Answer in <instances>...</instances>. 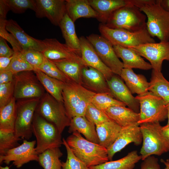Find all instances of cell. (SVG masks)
I'll return each instance as SVG.
<instances>
[{
  "mask_svg": "<svg viewBox=\"0 0 169 169\" xmlns=\"http://www.w3.org/2000/svg\"><path fill=\"white\" fill-rule=\"evenodd\" d=\"M147 17L146 29L152 38L169 41V12L161 6L160 0H130Z\"/></svg>",
  "mask_w": 169,
  "mask_h": 169,
  "instance_id": "obj_1",
  "label": "cell"
},
{
  "mask_svg": "<svg viewBox=\"0 0 169 169\" xmlns=\"http://www.w3.org/2000/svg\"><path fill=\"white\" fill-rule=\"evenodd\" d=\"M66 140L75 155L89 167L109 160L106 148L84 138L78 131L73 132Z\"/></svg>",
  "mask_w": 169,
  "mask_h": 169,
  "instance_id": "obj_2",
  "label": "cell"
},
{
  "mask_svg": "<svg viewBox=\"0 0 169 169\" xmlns=\"http://www.w3.org/2000/svg\"><path fill=\"white\" fill-rule=\"evenodd\" d=\"M95 94L72 80L65 83L63 103L71 120L76 116H84L87 107Z\"/></svg>",
  "mask_w": 169,
  "mask_h": 169,
  "instance_id": "obj_3",
  "label": "cell"
},
{
  "mask_svg": "<svg viewBox=\"0 0 169 169\" xmlns=\"http://www.w3.org/2000/svg\"><path fill=\"white\" fill-rule=\"evenodd\" d=\"M142 137L140 153L141 160L154 155L161 156L169 151V140L164 135L160 122L140 125Z\"/></svg>",
  "mask_w": 169,
  "mask_h": 169,
  "instance_id": "obj_4",
  "label": "cell"
},
{
  "mask_svg": "<svg viewBox=\"0 0 169 169\" xmlns=\"http://www.w3.org/2000/svg\"><path fill=\"white\" fill-rule=\"evenodd\" d=\"M99 30L101 35L113 45L129 48L150 43H156L146 28L136 31L112 29L100 23Z\"/></svg>",
  "mask_w": 169,
  "mask_h": 169,
  "instance_id": "obj_5",
  "label": "cell"
},
{
  "mask_svg": "<svg viewBox=\"0 0 169 169\" xmlns=\"http://www.w3.org/2000/svg\"><path fill=\"white\" fill-rule=\"evenodd\" d=\"M146 17L138 7L131 3L114 11L104 25L112 29L136 31L146 28Z\"/></svg>",
  "mask_w": 169,
  "mask_h": 169,
  "instance_id": "obj_6",
  "label": "cell"
},
{
  "mask_svg": "<svg viewBox=\"0 0 169 169\" xmlns=\"http://www.w3.org/2000/svg\"><path fill=\"white\" fill-rule=\"evenodd\" d=\"M32 131L36 138L35 148L38 154L49 149L59 148L63 144L61 134L56 126L35 112Z\"/></svg>",
  "mask_w": 169,
  "mask_h": 169,
  "instance_id": "obj_7",
  "label": "cell"
},
{
  "mask_svg": "<svg viewBox=\"0 0 169 169\" xmlns=\"http://www.w3.org/2000/svg\"><path fill=\"white\" fill-rule=\"evenodd\" d=\"M35 112L55 125L61 134L66 127L69 126L71 119L64 103L58 101L47 92L40 98Z\"/></svg>",
  "mask_w": 169,
  "mask_h": 169,
  "instance_id": "obj_8",
  "label": "cell"
},
{
  "mask_svg": "<svg viewBox=\"0 0 169 169\" xmlns=\"http://www.w3.org/2000/svg\"><path fill=\"white\" fill-rule=\"evenodd\" d=\"M136 98L140 104L138 123L160 122L167 118V105L161 98L148 91Z\"/></svg>",
  "mask_w": 169,
  "mask_h": 169,
  "instance_id": "obj_9",
  "label": "cell"
},
{
  "mask_svg": "<svg viewBox=\"0 0 169 169\" xmlns=\"http://www.w3.org/2000/svg\"><path fill=\"white\" fill-rule=\"evenodd\" d=\"M40 98L18 100L14 133L18 137L28 140L33 135L32 125L36 108Z\"/></svg>",
  "mask_w": 169,
  "mask_h": 169,
  "instance_id": "obj_10",
  "label": "cell"
},
{
  "mask_svg": "<svg viewBox=\"0 0 169 169\" xmlns=\"http://www.w3.org/2000/svg\"><path fill=\"white\" fill-rule=\"evenodd\" d=\"M14 97L16 100L41 98L45 90L33 71L19 72L14 75Z\"/></svg>",
  "mask_w": 169,
  "mask_h": 169,
  "instance_id": "obj_11",
  "label": "cell"
},
{
  "mask_svg": "<svg viewBox=\"0 0 169 169\" xmlns=\"http://www.w3.org/2000/svg\"><path fill=\"white\" fill-rule=\"evenodd\" d=\"M86 38L103 62L114 74L120 76L123 64L117 56L113 45L103 36L98 34H91Z\"/></svg>",
  "mask_w": 169,
  "mask_h": 169,
  "instance_id": "obj_12",
  "label": "cell"
},
{
  "mask_svg": "<svg viewBox=\"0 0 169 169\" xmlns=\"http://www.w3.org/2000/svg\"><path fill=\"white\" fill-rule=\"evenodd\" d=\"M129 48L148 60L152 69L156 72H161L164 60L169 61V41L147 43Z\"/></svg>",
  "mask_w": 169,
  "mask_h": 169,
  "instance_id": "obj_13",
  "label": "cell"
},
{
  "mask_svg": "<svg viewBox=\"0 0 169 169\" xmlns=\"http://www.w3.org/2000/svg\"><path fill=\"white\" fill-rule=\"evenodd\" d=\"M36 140L28 141L24 139L22 143L18 146L7 151L3 156H0V163L8 165L11 161L17 168L32 161H38V154L35 145Z\"/></svg>",
  "mask_w": 169,
  "mask_h": 169,
  "instance_id": "obj_14",
  "label": "cell"
},
{
  "mask_svg": "<svg viewBox=\"0 0 169 169\" xmlns=\"http://www.w3.org/2000/svg\"><path fill=\"white\" fill-rule=\"evenodd\" d=\"M43 41L44 47L41 52L45 58L50 60H74L88 66L82 59L81 55L65 44L61 43L56 38H46Z\"/></svg>",
  "mask_w": 169,
  "mask_h": 169,
  "instance_id": "obj_15",
  "label": "cell"
},
{
  "mask_svg": "<svg viewBox=\"0 0 169 169\" xmlns=\"http://www.w3.org/2000/svg\"><path fill=\"white\" fill-rule=\"evenodd\" d=\"M37 17L47 18L53 25L59 26L66 13V0H36Z\"/></svg>",
  "mask_w": 169,
  "mask_h": 169,
  "instance_id": "obj_16",
  "label": "cell"
},
{
  "mask_svg": "<svg viewBox=\"0 0 169 169\" xmlns=\"http://www.w3.org/2000/svg\"><path fill=\"white\" fill-rule=\"evenodd\" d=\"M139 125L134 124L122 127L116 140L107 149L109 160L111 161L115 153L129 144L133 143L136 146L141 144L142 137Z\"/></svg>",
  "mask_w": 169,
  "mask_h": 169,
  "instance_id": "obj_17",
  "label": "cell"
},
{
  "mask_svg": "<svg viewBox=\"0 0 169 169\" xmlns=\"http://www.w3.org/2000/svg\"><path fill=\"white\" fill-rule=\"evenodd\" d=\"M111 93L116 99L125 103L136 112H140L138 100L132 95L129 88L119 77L114 74L107 81Z\"/></svg>",
  "mask_w": 169,
  "mask_h": 169,
  "instance_id": "obj_18",
  "label": "cell"
},
{
  "mask_svg": "<svg viewBox=\"0 0 169 169\" xmlns=\"http://www.w3.org/2000/svg\"><path fill=\"white\" fill-rule=\"evenodd\" d=\"M79 39L81 58L84 61L88 66L101 72L107 81L110 79L114 74L103 62L93 46L87 38L82 36Z\"/></svg>",
  "mask_w": 169,
  "mask_h": 169,
  "instance_id": "obj_19",
  "label": "cell"
},
{
  "mask_svg": "<svg viewBox=\"0 0 169 169\" xmlns=\"http://www.w3.org/2000/svg\"><path fill=\"white\" fill-rule=\"evenodd\" d=\"M82 85L86 89L96 94L106 93L111 95L104 75L98 70L85 66L82 69Z\"/></svg>",
  "mask_w": 169,
  "mask_h": 169,
  "instance_id": "obj_20",
  "label": "cell"
},
{
  "mask_svg": "<svg viewBox=\"0 0 169 169\" xmlns=\"http://www.w3.org/2000/svg\"><path fill=\"white\" fill-rule=\"evenodd\" d=\"M6 28L15 37L23 50L31 49L41 52L43 50L44 45L43 41L27 34L15 21L12 19L7 20Z\"/></svg>",
  "mask_w": 169,
  "mask_h": 169,
  "instance_id": "obj_21",
  "label": "cell"
},
{
  "mask_svg": "<svg viewBox=\"0 0 169 169\" xmlns=\"http://www.w3.org/2000/svg\"><path fill=\"white\" fill-rule=\"evenodd\" d=\"M113 46L117 56L123 61L124 68L144 70L152 69L150 64L145 61L140 55L132 49L119 45Z\"/></svg>",
  "mask_w": 169,
  "mask_h": 169,
  "instance_id": "obj_22",
  "label": "cell"
},
{
  "mask_svg": "<svg viewBox=\"0 0 169 169\" xmlns=\"http://www.w3.org/2000/svg\"><path fill=\"white\" fill-rule=\"evenodd\" d=\"M104 112L111 120L122 127L134 124L139 125V113L125 106H111Z\"/></svg>",
  "mask_w": 169,
  "mask_h": 169,
  "instance_id": "obj_23",
  "label": "cell"
},
{
  "mask_svg": "<svg viewBox=\"0 0 169 169\" xmlns=\"http://www.w3.org/2000/svg\"><path fill=\"white\" fill-rule=\"evenodd\" d=\"M89 1L98 14L96 19L104 24L114 11L131 3L130 0H89Z\"/></svg>",
  "mask_w": 169,
  "mask_h": 169,
  "instance_id": "obj_24",
  "label": "cell"
},
{
  "mask_svg": "<svg viewBox=\"0 0 169 169\" xmlns=\"http://www.w3.org/2000/svg\"><path fill=\"white\" fill-rule=\"evenodd\" d=\"M66 13L74 23L81 18H96L98 16L89 0H66Z\"/></svg>",
  "mask_w": 169,
  "mask_h": 169,
  "instance_id": "obj_25",
  "label": "cell"
},
{
  "mask_svg": "<svg viewBox=\"0 0 169 169\" xmlns=\"http://www.w3.org/2000/svg\"><path fill=\"white\" fill-rule=\"evenodd\" d=\"M95 127L99 144L107 149L116 140L122 128L111 120L98 124Z\"/></svg>",
  "mask_w": 169,
  "mask_h": 169,
  "instance_id": "obj_26",
  "label": "cell"
},
{
  "mask_svg": "<svg viewBox=\"0 0 169 169\" xmlns=\"http://www.w3.org/2000/svg\"><path fill=\"white\" fill-rule=\"evenodd\" d=\"M120 76L132 94L140 95L149 91V82L144 75L136 74L132 69L124 68Z\"/></svg>",
  "mask_w": 169,
  "mask_h": 169,
  "instance_id": "obj_27",
  "label": "cell"
},
{
  "mask_svg": "<svg viewBox=\"0 0 169 169\" xmlns=\"http://www.w3.org/2000/svg\"><path fill=\"white\" fill-rule=\"evenodd\" d=\"M75 131L82 134L88 140L99 144L95 125L84 116H76L71 120L68 132L72 133Z\"/></svg>",
  "mask_w": 169,
  "mask_h": 169,
  "instance_id": "obj_28",
  "label": "cell"
},
{
  "mask_svg": "<svg viewBox=\"0 0 169 169\" xmlns=\"http://www.w3.org/2000/svg\"><path fill=\"white\" fill-rule=\"evenodd\" d=\"M141 160L136 151L129 152L125 156L115 161H108L89 167L90 169H133L136 164Z\"/></svg>",
  "mask_w": 169,
  "mask_h": 169,
  "instance_id": "obj_29",
  "label": "cell"
},
{
  "mask_svg": "<svg viewBox=\"0 0 169 169\" xmlns=\"http://www.w3.org/2000/svg\"><path fill=\"white\" fill-rule=\"evenodd\" d=\"M33 71L47 92L58 101L63 103L62 92L65 83L48 76L38 69Z\"/></svg>",
  "mask_w": 169,
  "mask_h": 169,
  "instance_id": "obj_30",
  "label": "cell"
},
{
  "mask_svg": "<svg viewBox=\"0 0 169 169\" xmlns=\"http://www.w3.org/2000/svg\"><path fill=\"white\" fill-rule=\"evenodd\" d=\"M59 26L65 40V44L77 51L81 55L79 39L75 32L74 23L67 13L61 21Z\"/></svg>",
  "mask_w": 169,
  "mask_h": 169,
  "instance_id": "obj_31",
  "label": "cell"
},
{
  "mask_svg": "<svg viewBox=\"0 0 169 169\" xmlns=\"http://www.w3.org/2000/svg\"><path fill=\"white\" fill-rule=\"evenodd\" d=\"M148 91L161 98L166 103H169V82L161 72L152 69Z\"/></svg>",
  "mask_w": 169,
  "mask_h": 169,
  "instance_id": "obj_32",
  "label": "cell"
},
{
  "mask_svg": "<svg viewBox=\"0 0 169 169\" xmlns=\"http://www.w3.org/2000/svg\"><path fill=\"white\" fill-rule=\"evenodd\" d=\"M53 62L71 80L82 85V69L85 66L74 60H62Z\"/></svg>",
  "mask_w": 169,
  "mask_h": 169,
  "instance_id": "obj_33",
  "label": "cell"
},
{
  "mask_svg": "<svg viewBox=\"0 0 169 169\" xmlns=\"http://www.w3.org/2000/svg\"><path fill=\"white\" fill-rule=\"evenodd\" d=\"M16 102L13 97L8 104L0 108V129L14 132L17 116Z\"/></svg>",
  "mask_w": 169,
  "mask_h": 169,
  "instance_id": "obj_34",
  "label": "cell"
},
{
  "mask_svg": "<svg viewBox=\"0 0 169 169\" xmlns=\"http://www.w3.org/2000/svg\"><path fill=\"white\" fill-rule=\"evenodd\" d=\"M62 155L59 147L49 149L38 154V162L44 169H61Z\"/></svg>",
  "mask_w": 169,
  "mask_h": 169,
  "instance_id": "obj_35",
  "label": "cell"
},
{
  "mask_svg": "<svg viewBox=\"0 0 169 169\" xmlns=\"http://www.w3.org/2000/svg\"><path fill=\"white\" fill-rule=\"evenodd\" d=\"M91 102L96 108L104 112L111 106H126L124 103L114 98L112 95L106 93H96L93 96Z\"/></svg>",
  "mask_w": 169,
  "mask_h": 169,
  "instance_id": "obj_36",
  "label": "cell"
},
{
  "mask_svg": "<svg viewBox=\"0 0 169 169\" xmlns=\"http://www.w3.org/2000/svg\"><path fill=\"white\" fill-rule=\"evenodd\" d=\"M22 139L17 137L14 131L0 129V156L19 146L18 141Z\"/></svg>",
  "mask_w": 169,
  "mask_h": 169,
  "instance_id": "obj_37",
  "label": "cell"
},
{
  "mask_svg": "<svg viewBox=\"0 0 169 169\" xmlns=\"http://www.w3.org/2000/svg\"><path fill=\"white\" fill-rule=\"evenodd\" d=\"M38 69L48 76L64 83L72 80L63 73L52 61L44 56L42 63Z\"/></svg>",
  "mask_w": 169,
  "mask_h": 169,
  "instance_id": "obj_38",
  "label": "cell"
},
{
  "mask_svg": "<svg viewBox=\"0 0 169 169\" xmlns=\"http://www.w3.org/2000/svg\"><path fill=\"white\" fill-rule=\"evenodd\" d=\"M34 70L33 68L27 61L21 52L14 53L8 66L2 71H10L15 74L22 71Z\"/></svg>",
  "mask_w": 169,
  "mask_h": 169,
  "instance_id": "obj_39",
  "label": "cell"
},
{
  "mask_svg": "<svg viewBox=\"0 0 169 169\" xmlns=\"http://www.w3.org/2000/svg\"><path fill=\"white\" fill-rule=\"evenodd\" d=\"M63 144L66 150L67 157L65 162H62V169H90L84 162L77 157L68 144L66 140L62 139Z\"/></svg>",
  "mask_w": 169,
  "mask_h": 169,
  "instance_id": "obj_40",
  "label": "cell"
},
{
  "mask_svg": "<svg viewBox=\"0 0 169 169\" xmlns=\"http://www.w3.org/2000/svg\"><path fill=\"white\" fill-rule=\"evenodd\" d=\"M84 117L95 125L111 120L104 111L98 109L91 102L87 107Z\"/></svg>",
  "mask_w": 169,
  "mask_h": 169,
  "instance_id": "obj_41",
  "label": "cell"
},
{
  "mask_svg": "<svg viewBox=\"0 0 169 169\" xmlns=\"http://www.w3.org/2000/svg\"><path fill=\"white\" fill-rule=\"evenodd\" d=\"M10 10L13 13L20 14L28 9L35 11L36 1L34 0H7Z\"/></svg>",
  "mask_w": 169,
  "mask_h": 169,
  "instance_id": "obj_42",
  "label": "cell"
},
{
  "mask_svg": "<svg viewBox=\"0 0 169 169\" xmlns=\"http://www.w3.org/2000/svg\"><path fill=\"white\" fill-rule=\"evenodd\" d=\"M27 61L33 68L38 69L43 62L44 56L38 51L31 49L23 50L21 52Z\"/></svg>",
  "mask_w": 169,
  "mask_h": 169,
  "instance_id": "obj_43",
  "label": "cell"
},
{
  "mask_svg": "<svg viewBox=\"0 0 169 169\" xmlns=\"http://www.w3.org/2000/svg\"><path fill=\"white\" fill-rule=\"evenodd\" d=\"M7 20L0 19V37L8 42L12 45L14 53L21 52L23 49L19 43L14 35L9 33L6 29V25Z\"/></svg>",
  "mask_w": 169,
  "mask_h": 169,
  "instance_id": "obj_44",
  "label": "cell"
},
{
  "mask_svg": "<svg viewBox=\"0 0 169 169\" xmlns=\"http://www.w3.org/2000/svg\"><path fill=\"white\" fill-rule=\"evenodd\" d=\"M14 82L0 84V108L8 104L14 97Z\"/></svg>",
  "mask_w": 169,
  "mask_h": 169,
  "instance_id": "obj_45",
  "label": "cell"
},
{
  "mask_svg": "<svg viewBox=\"0 0 169 169\" xmlns=\"http://www.w3.org/2000/svg\"><path fill=\"white\" fill-rule=\"evenodd\" d=\"M142 161L140 169H161L158 159L154 156H149Z\"/></svg>",
  "mask_w": 169,
  "mask_h": 169,
  "instance_id": "obj_46",
  "label": "cell"
},
{
  "mask_svg": "<svg viewBox=\"0 0 169 169\" xmlns=\"http://www.w3.org/2000/svg\"><path fill=\"white\" fill-rule=\"evenodd\" d=\"M14 54L13 49L8 46L4 38L0 37V57H11Z\"/></svg>",
  "mask_w": 169,
  "mask_h": 169,
  "instance_id": "obj_47",
  "label": "cell"
},
{
  "mask_svg": "<svg viewBox=\"0 0 169 169\" xmlns=\"http://www.w3.org/2000/svg\"><path fill=\"white\" fill-rule=\"evenodd\" d=\"M14 74L8 71H0V84L7 83L14 81Z\"/></svg>",
  "mask_w": 169,
  "mask_h": 169,
  "instance_id": "obj_48",
  "label": "cell"
},
{
  "mask_svg": "<svg viewBox=\"0 0 169 169\" xmlns=\"http://www.w3.org/2000/svg\"><path fill=\"white\" fill-rule=\"evenodd\" d=\"M10 10L7 0H0V19H6L8 12Z\"/></svg>",
  "mask_w": 169,
  "mask_h": 169,
  "instance_id": "obj_49",
  "label": "cell"
},
{
  "mask_svg": "<svg viewBox=\"0 0 169 169\" xmlns=\"http://www.w3.org/2000/svg\"><path fill=\"white\" fill-rule=\"evenodd\" d=\"M13 57H0V71L4 70L8 66Z\"/></svg>",
  "mask_w": 169,
  "mask_h": 169,
  "instance_id": "obj_50",
  "label": "cell"
},
{
  "mask_svg": "<svg viewBox=\"0 0 169 169\" xmlns=\"http://www.w3.org/2000/svg\"><path fill=\"white\" fill-rule=\"evenodd\" d=\"M160 2L162 7L169 12V0H160Z\"/></svg>",
  "mask_w": 169,
  "mask_h": 169,
  "instance_id": "obj_51",
  "label": "cell"
},
{
  "mask_svg": "<svg viewBox=\"0 0 169 169\" xmlns=\"http://www.w3.org/2000/svg\"><path fill=\"white\" fill-rule=\"evenodd\" d=\"M162 130L164 136L169 140V125L162 126Z\"/></svg>",
  "mask_w": 169,
  "mask_h": 169,
  "instance_id": "obj_52",
  "label": "cell"
},
{
  "mask_svg": "<svg viewBox=\"0 0 169 169\" xmlns=\"http://www.w3.org/2000/svg\"><path fill=\"white\" fill-rule=\"evenodd\" d=\"M161 162L163 163L165 166V169H169V163L163 159H161Z\"/></svg>",
  "mask_w": 169,
  "mask_h": 169,
  "instance_id": "obj_53",
  "label": "cell"
},
{
  "mask_svg": "<svg viewBox=\"0 0 169 169\" xmlns=\"http://www.w3.org/2000/svg\"><path fill=\"white\" fill-rule=\"evenodd\" d=\"M167 118H168V122L166 126L169 125V103L167 104Z\"/></svg>",
  "mask_w": 169,
  "mask_h": 169,
  "instance_id": "obj_54",
  "label": "cell"
},
{
  "mask_svg": "<svg viewBox=\"0 0 169 169\" xmlns=\"http://www.w3.org/2000/svg\"><path fill=\"white\" fill-rule=\"evenodd\" d=\"M0 169H9V167L7 166L5 167L0 166Z\"/></svg>",
  "mask_w": 169,
  "mask_h": 169,
  "instance_id": "obj_55",
  "label": "cell"
},
{
  "mask_svg": "<svg viewBox=\"0 0 169 169\" xmlns=\"http://www.w3.org/2000/svg\"><path fill=\"white\" fill-rule=\"evenodd\" d=\"M166 161H167V162H168L169 163V159H167L166 160Z\"/></svg>",
  "mask_w": 169,
  "mask_h": 169,
  "instance_id": "obj_56",
  "label": "cell"
}]
</instances>
